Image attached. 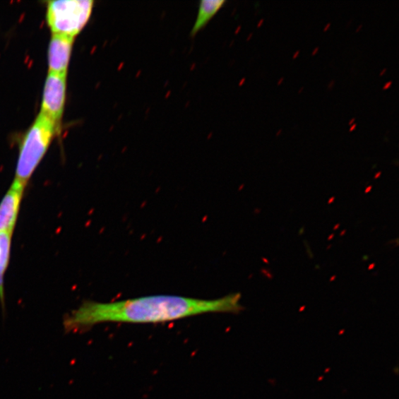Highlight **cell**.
Returning <instances> with one entry per match:
<instances>
[{
    "instance_id": "6da1fadb",
    "label": "cell",
    "mask_w": 399,
    "mask_h": 399,
    "mask_svg": "<svg viewBox=\"0 0 399 399\" xmlns=\"http://www.w3.org/2000/svg\"><path fill=\"white\" fill-rule=\"evenodd\" d=\"M242 295L232 294L215 299L174 295H155L111 302H85L69 315L67 332L85 330L105 323H162L206 314H238L244 310Z\"/></svg>"
},
{
    "instance_id": "7a4b0ae2",
    "label": "cell",
    "mask_w": 399,
    "mask_h": 399,
    "mask_svg": "<svg viewBox=\"0 0 399 399\" xmlns=\"http://www.w3.org/2000/svg\"><path fill=\"white\" fill-rule=\"evenodd\" d=\"M56 134L53 123L40 114L23 139L14 180L27 185Z\"/></svg>"
},
{
    "instance_id": "3957f363",
    "label": "cell",
    "mask_w": 399,
    "mask_h": 399,
    "mask_svg": "<svg viewBox=\"0 0 399 399\" xmlns=\"http://www.w3.org/2000/svg\"><path fill=\"white\" fill-rule=\"evenodd\" d=\"M91 0H58L47 6V22L52 35L75 38L85 27L92 14Z\"/></svg>"
},
{
    "instance_id": "277c9868",
    "label": "cell",
    "mask_w": 399,
    "mask_h": 399,
    "mask_svg": "<svg viewBox=\"0 0 399 399\" xmlns=\"http://www.w3.org/2000/svg\"><path fill=\"white\" fill-rule=\"evenodd\" d=\"M67 76L49 73L44 88L40 114L53 123L58 133L66 105Z\"/></svg>"
},
{
    "instance_id": "5b68a950",
    "label": "cell",
    "mask_w": 399,
    "mask_h": 399,
    "mask_svg": "<svg viewBox=\"0 0 399 399\" xmlns=\"http://www.w3.org/2000/svg\"><path fill=\"white\" fill-rule=\"evenodd\" d=\"M25 186L14 180L0 203V233L13 234L20 213Z\"/></svg>"
},
{
    "instance_id": "8992f818",
    "label": "cell",
    "mask_w": 399,
    "mask_h": 399,
    "mask_svg": "<svg viewBox=\"0 0 399 399\" xmlns=\"http://www.w3.org/2000/svg\"><path fill=\"white\" fill-rule=\"evenodd\" d=\"M74 38L52 35L49 49V73L68 75Z\"/></svg>"
},
{
    "instance_id": "52a82bcc",
    "label": "cell",
    "mask_w": 399,
    "mask_h": 399,
    "mask_svg": "<svg viewBox=\"0 0 399 399\" xmlns=\"http://www.w3.org/2000/svg\"><path fill=\"white\" fill-rule=\"evenodd\" d=\"M225 4V0H205V1H201L197 20L194 27L191 29V37H195L202 28L208 24Z\"/></svg>"
},
{
    "instance_id": "ba28073f",
    "label": "cell",
    "mask_w": 399,
    "mask_h": 399,
    "mask_svg": "<svg viewBox=\"0 0 399 399\" xmlns=\"http://www.w3.org/2000/svg\"><path fill=\"white\" fill-rule=\"evenodd\" d=\"M11 233H0V301L4 306L5 293H4V277L8 266L11 237Z\"/></svg>"
},
{
    "instance_id": "9c48e42d",
    "label": "cell",
    "mask_w": 399,
    "mask_h": 399,
    "mask_svg": "<svg viewBox=\"0 0 399 399\" xmlns=\"http://www.w3.org/2000/svg\"><path fill=\"white\" fill-rule=\"evenodd\" d=\"M393 86V82L392 81H389L388 83H386L384 86H383L382 90H389L391 87Z\"/></svg>"
},
{
    "instance_id": "30bf717a",
    "label": "cell",
    "mask_w": 399,
    "mask_h": 399,
    "mask_svg": "<svg viewBox=\"0 0 399 399\" xmlns=\"http://www.w3.org/2000/svg\"><path fill=\"white\" fill-rule=\"evenodd\" d=\"M335 85H336V81H335V80H331V81L328 85V90H332L334 88Z\"/></svg>"
},
{
    "instance_id": "8fae6325",
    "label": "cell",
    "mask_w": 399,
    "mask_h": 399,
    "mask_svg": "<svg viewBox=\"0 0 399 399\" xmlns=\"http://www.w3.org/2000/svg\"><path fill=\"white\" fill-rule=\"evenodd\" d=\"M357 129V124L355 123V124H353L352 126H350V130L349 132L350 133H352L355 131H356V129Z\"/></svg>"
},
{
    "instance_id": "7c38bea8",
    "label": "cell",
    "mask_w": 399,
    "mask_h": 399,
    "mask_svg": "<svg viewBox=\"0 0 399 399\" xmlns=\"http://www.w3.org/2000/svg\"><path fill=\"white\" fill-rule=\"evenodd\" d=\"M319 52V47H316L315 49L313 50L312 53H311V56H315L318 54Z\"/></svg>"
},
{
    "instance_id": "4fadbf2b",
    "label": "cell",
    "mask_w": 399,
    "mask_h": 399,
    "mask_svg": "<svg viewBox=\"0 0 399 399\" xmlns=\"http://www.w3.org/2000/svg\"><path fill=\"white\" fill-rule=\"evenodd\" d=\"M330 27H331V23H327L323 28L324 33H326V32H328L330 30Z\"/></svg>"
},
{
    "instance_id": "5bb4252c",
    "label": "cell",
    "mask_w": 399,
    "mask_h": 399,
    "mask_svg": "<svg viewBox=\"0 0 399 399\" xmlns=\"http://www.w3.org/2000/svg\"><path fill=\"white\" fill-rule=\"evenodd\" d=\"M300 55V51L298 50L297 52H294V54H293L292 59L294 60L297 59Z\"/></svg>"
},
{
    "instance_id": "9a60e30c",
    "label": "cell",
    "mask_w": 399,
    "mask_h": 399,
    "mask_svg": "<svg viewBox=\"0 0 399 399\" xmlns=\"http://www.w3.org/2000/svg\"><path fill=\"white\" fill-rule=\"evenodd\" d=\"M285 81V78L284 77H281L279 78L278 82V86H280L284 83Z\"/></svg>"
},
{
    "instance_id": "2e32d148",
    "label": "cell",
    "mask_w": 399,
    "mask_h": 399,
    "mask_svg": "<svg viewBox=\"0 0 399 399\" xmlns=\"http://www.w3.org/2000/svg\"><path fill=\"white\" fill-rule=\"evenodd\" d=\"M387 72H388V69H382V70L381 71L380 73H379V76H385V75L387 73Z\"/></svg>"
},
{
    "instance_id": "e0dca14e",
    "label": "cell",
    "mask_w": 399,
    "mask_h": 399,
    "mask_svg": "<svg viewBox=\"0 0 399 399\" xmlns=\"http://www.w3.org/2000/svg\"><path fill=\"white\" fill-rule=\"evenodd\" d=\"M355 122H356V119H355V118L351 119L349 121V122H348V125H349L350 126H352L353 124H355Z\"/></svg>"
},
{
    "instance_id": "ac0fdd59",
    "label": "cell",
    "mask_w": 399,
    "mask_h": 399,
    "mask_svg": "<svg viewBox=\"0 0 399 399\" xmlns=\"http://www.w3.org/2000/svg\"><path fill=\"white\" fill-rule=\"evenodd\" d=\"M264 22H265V20H264V19H261V20L258 22V28L262 27V26L263 25V24H264Z\"/></svg>"
},
{
    "instance_id": "d6986e66",
    "label": "cell",
    "mask_w": 399,
    "mask_h": 399,
    "mask_svg": "<svg viewBox=\"0 0 399 399\" xmlns=\"http://www.w3.org/2000/svg\"><path fill=\"white\" fill-rule=\"evenodd\" d=\"M363 27L364 25L362 24H360L356 30L357 33H359V32H360L362 30Z\"/></svg>"
},
{
    "instance_id": "ffe728a7",
    "label": "cell",
    "mask_w": 399,
    "mask_h": 399,
    "mask_svg": "<svg viewBox=\"0 0 399 399\" xmlns=\"http://www.w3.org/2000/svg\"><path fill=\"white\" fill-rule=\"evenodd\" d=\"M282 131H282V129H280V130L276 133V136H277V137L280 136L282 135Z\"/></svg>"
},
{
    "instance_id": "44dd1931",
    "label": "cell",
    "mask_w": 399,
    "mask_h": 399,
    "mask_svg": "<svg viewBox=\"0 0 399 399\" xmlns=\"http://www.w3.org/2000/svg\"><path fill=\"white\" fill-rule=\"evenodd\" d=\"M304 90H305V88H304V87L300 88V89H299V91H298V93H299V94H301L303 91H304Z\"/></svg>"
}]
</instances>
